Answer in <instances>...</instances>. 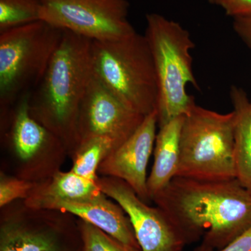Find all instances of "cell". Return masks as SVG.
<instances>
[{
	"label": "cell",
	"instance_id": "cell-1",
	"mask_svg": "<svg viewBox=\"0 0 251 251\" xmlns=\"http://www.w3.org/2000/svg\"><path fill=\"white\" fill-rule=\"evenodd\" d=\"M195 251L223 249L251 227V195L237 179L202 180L175 176L152 198Z\"/></svg>",
	"mask_w": 251,
	"mask_h": 251
},
{
	"label": "cell",
	"instance_id": "cell-2",
	"mask_svg": "<svg viewBox=\"0 0 251 251\" xmlns=\"http://www.w3.org/2000/svg\"><path fill=\"white\" fill-rule=\"evenodd\" d=\"M91 41L64 30L45 74L29 94L31 116L71 148L78 145L79 110L92 76Z\"/></svg>",
	"mask_w": 251,
	"mask_h": 251
},
{
	"label": "cell",
	"instance_id": "cell-3",
	"mask_svg": "<svg viewBox=\"0 0 251 251\" xmlns=\"http://www.w3.org/2000/svg\"><path fill=\"white\" fill-rule=\"evenodd\" d=\"M146 23L145 36L156 71L160 128L189 110L195 100L186 92L188 85L200 90L191 56L195 44L187 29L161 14L147 15Z\"/></svg>",
	"mask_w": 251,
	"mask_h": 251
},
{
	"label": "cell",
	"instance_id": "cell-4",
	"mask_svg": "<svg viewBox=\"0 0 251 251\" xmlns=\"http://www.w3.org/2000/svg\"><path fill=\"white\" fill-rule=\"evenodd\" d=\"M90 59L92 74L127 107L144 116L156 110V71L145 35L92 41Z\"/></svg>",
	"mask_w": 251,
	"mask_h": 251
},
{
	"label": "cell",
	"instance_id": "cell-5",
	"mask_svg": "<svg viewBox=\"0 0 251 251\" xmlns=\"http://www.w3.org/2000/svg\"><path fill=\"white\" fill-rule=\"evenodd\" d=\"M236 112L219 113L193 102L184 115L176 176L191 179H235Z\"/></svg>",
	"mask_w": 251,
	"mask_h": 251
},
{
	"label": "cell",
	"instance_id": "cell-6",
	"mask_svg": "<svg viewBox=\"0 0 251 251\" xmlns=\"http://www.w3.org/2000/svg\"><path fill=\"white\" fill-rule=\"evenodd\" d=\"M64 32V29L39 21L0 33V105L3 114L40 82Z\"/></svg>",
	"mask_w": 251,
	"mask_h": 251
},
{
	"label": "cell",
	"instance_id": "cell-7",
	"mask_svg": "<svg viewBox=\"0 0 251 251\" xmlns=\"http://www.w3.org/2000/svg\"><path fill=\"white\" fill-rule=\"evenodd\" d=\"M41 21L91 41H115L136 33L127 0H41Z\"/></svg>",
	"mask_w": 251,
	"mask_h": 251
},
{
	"label": "cell",
	"instance_id": "cell-8",
	"mask_svg": "<svg viewBox=\"0 0 251 251\" xmlns=\"http://www.w3.org/2000/svg\"><path fill=\"white\" fill-rule=\"evenodd\" d=\"M97 182L100 191L118 203L129 218L142 251H182L188 244L163 209L149 206L123 180L103 176Z\"/></svg>",
	"mask_w": 251,
	"mask_h": 251
},
{
	"label": "cell",
	"instance_id": "cell-9",
	"mask_svg": "<svg viewBox=\"0 0 251 251\" xmlns=\"http://www.w3.org/2000/svg\"><path fill=\"white\" fill-rule=\"evenodd\" d=\"M145 117L122 103L92 74L77 117L79 142L100 135L112 138L120 146L138 129Z\"/></svg>",
	"mask_w": 251,
	"mask_h": 251
},
{
	"label": "cell",
	"instance_id": "cell-10",
	"mask_svg": "<svg viewBox=\"0 0 251 251\" xmlns=\"http://www.w3.org/2000/svg\"><path fill=\"white\" fill-rule=\"evenodd\" d=\"M0 251H83L78 224L16 216L1 221Z\"/></svg>",
	"mask_w": 251,
	"mask_h": 251
},
{
	"label": "cell",
	"instance_id": "cell-11",
	"mask_svg": "<svg viewBox=\"0 0 251 251\" xmlns=\"http://www.w3.org/2000/svg\"><path fill=\"white\" fill-rule=\"evenodd\" d=\"M157 126L156 110L145 117L138 129L101 162L98 170L103 176L123 180L146 203L151 201L148 193L147 168L155 145Z\"/></svg>",
	"mask_w": 251,
	"mask_h": 251
},
{
	"label": "cell",
	"instance_id": "cell-12",
	"mask_svg": "<svg viewBox=\"0 0 251 251\" xmlns=\"http://www.w3.org/2000/svg\"><path fill=\"white\" fill-rule=\"evenodd\" d=\"M46 209L70 213L122 244L141 250L129 218L118 203L109 201L103 192L86 202L54 203Z\"/></svg>",
	"mask_w": 251,
	"mask_h": 251
},
{
	"label": "cell",
	"instance_id": "cell-13",
	"mask_svg": "<svg viewBox=\"0 0 251 251\" xmlns=\"http://www.w3.org/2000/svg\"><path fill=\"white\" fill-rule=\"evenodd\" d=\"M29 94L24 96L11 110L9 138L20 159L29 161L47 150L64 145L52 131L31 116Z\"/></svg>",
	"mask_w": 251,
	"mask_h": 251
},
{
	"label": "cell",
	"instance_id": "cell-14",
	"mask_svg": "<svg viewBox=\"0 0 251 251\" xmlns=\"http://www.w3.org/2000/svg\"><path fill=\"white\" fill-rule=\"evenodd\" d=\"M184 116L160 127L155 140L154 161L148 179L150 197L163 191L176 176L180 156V134Z\"/></svg>",
	"mask_w": 251,
	"mask_h": 251
},
{
	"label": "cell",
	"instance_id": "cell-15",
	"mask_svg": "<svg viewBox=\"0 0 251 251\" xmlns=\"http://www.w3.org/2000/svg\"><path fill=\"white\" fill-rule=\"evenodd\" d=\"M101 193L97 181L85 179L72 171L58 172L49 184L27 198L26 204L35 210L46 209L54 203L86 202Z\"/></svg>",
	"mask_w": 251,
	"mask_h": 251
},
{
	"label": "cell",
	"instance_id": "cell-16",
	"mask_svg": "<svg viewBox=\"0 0 251 251\" xmlns=\"http://www.w3.org/2000/svg\"><path fill=\"white\" fill-rule=\"evenodd\" d=\"M236 112V179L251 195V103L244 89L232 85L229 92Z\"/></svg>",
	"mask_w": 251,
	"mask_h": 251
},
{
	"label": "cell",
	"instance_id": "cell-17",
	"mask_svg": "<svg viewBox=\"0 0 251 251\" xmlns=\"http://www.w3.org/2000/svg\"><path fill=\"white\" fill-rule=\"evenodd\" d=\"M118 147L115 140L107 136L96 135L80 140L75 148L71 171L85 179L97 181L100 163Z\"/></svg>",
	"mask_w": 251,
	"mask_h": 251
},
{
	"label": "cell",
	"instance_id": "cell-18",
	"mask_svg": "<svg viewBox=\"0 0 251 251\" xmlns=\"http://www.w3.org/2000/svg\"><path fill=\"white\" fill-rule=\"evenodd\" d=\"M41 0H0V33L41 21Z\"/></svg>",
	"mask_w": 251,
	"mask_h": 251
},
{
	"label": "cell",
	"instance_id": "cell-19",
	"mask_svg": "<svg viewBox=\"0 0 251 251\" xmlns=\"http://www.w3.org/2000/svg\"><path fill=\"white\" fill-rule=\"evenodd\" d=\"M83 242V251H142L128 247L85 221L78 223Z\"/></svg>",
	"mask_w": 251,
	"mask_h": 251
},
{
	"label": "cell",
	"instance_id": "cell-20",
	"mask_svg": "<svg viewBox=\"0 0 251 251\" xmlns=\"http://www.w3.org/2000/svg\"><path fill=\"white\" fill-rule=\"evenodd\" d=\"M34 184L24 179L1 176L0 181V206L4 207L15 200L30 196Z\"/></svg>",
	"mask_w": 251,
	"mask_h": 251
},
{
	"label": "cell",
	"instance_id": "cell-21",
	"mask_svg": "<svg viewBox=\"0 0 251 251\" xmlns=\"http://www.w3.org/2000/svg\"><path fill=\"white\" fill-rule=\"evenodd\" d=\"M211 4L219 6L232 18L251 16V0H214Z\"/></svg>",
	"mask_w": 251,
	"mask_h": 251
},
{
	"label": "cell",
	"instance_id": "cell-22",
	"mask_svg": "<svg viewBox=\"0 0 251 251\" xmlns=\"http://www.w3.org/2000/svg\"><path fill=\"white\" fill-rule=\"evenodd\" d=\"M234 32L251 50V16L233 18Z\"/></svg>",
	"mask_w": 251,
	"mask_h": 251
},
{
	"label": "cell",
	"instance_id": "cell-23",
	"mask_svg": "<svg viewBox=\"0 0 251 251\" xmlns=\"http://www.w3.org/2000/svg\"><path fill=\"white\" fill-rule=\"evenodd\" d=\"M216 251H251V227L226 247Z\"/></svg>",
	"mask_w": 251,
	"mask_h": 251
},
{
	"label": "cell",
	"instance_id": "cell-24",
	"mask_svg": "<svg viewBox=\"0 0 251 251\" xmlns=\"http://www.w3.org/2000/svg\"><path fill=\"white\" fill-rule=\"evenodd\" d=\"M209 2L211 3L213 1H214V0H209Z\"/></svg>",
	"mask_w": 251,
	"mask_h": 251
},
{
	"label": "cell",
	"instance_id": "cell-25",
	"mask_svg": "<svg viewBox=\"0 0 251 251\" xmlns=\"http://www.w3.org/2000/svg\"><path fill=\"white\" fill-rule=\"evenodd\" d=\"M250 100H251V99H250Z\"/></svg>",
	"mask_w": 251,
	"mask_h": 251
}]
</instances>
